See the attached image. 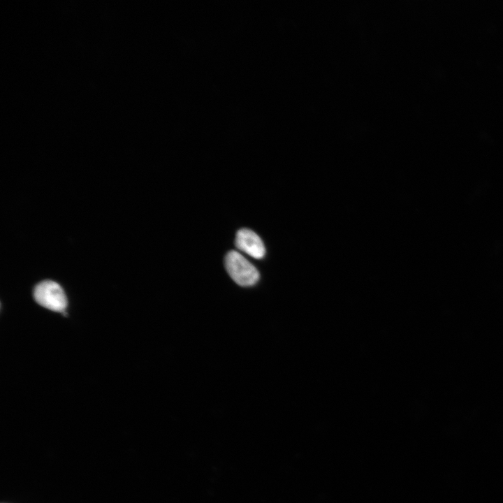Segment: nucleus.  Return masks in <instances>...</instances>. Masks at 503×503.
I'll list each match as a JSON object with an SVG mask.
<instances>
[{
  "mask_svg": "<svg viewBox=\"0 0 503 503\" xmlns=\"http://www.w3.org/2000/svg\"><path fill=\"white\" fill-rule=\"evenodd\" d=\"M225 267L232 279L241 286L257 283L260 275L256 268L239 252L232 250L225 256Z\"/></svg>",
  "mask_w": 503,
  "mask_h": 503,
  "instance_id": "1",
  "label": "nucleus"
},
{
  "mask_svg": "<svg viewBox=\"0 0 503 503\" xmlns=\"http://www.w3.org/2000/svg\"><path fill=\"white\" fill-rule=\"evenodd\" d=\"M34 297L40 305L52 311L64 312L67 305L64 290L54 281L45 280L38 284L34 290Z\"/></svg>",
  "mask_w": 503,
  "mask_h": 503,
  "instance_id": "2",
  "label": "nucleus"
},
{
  "mask_svg": "<svg viewBox=\"0 0 503 503\" xmlns=\"http://www.w3.org/2000/svg\"><path fill=\"white\" fill-rule=\"evenodd\" d=\"M236 247L254 258L264 256L265 249L260 237L253 231L242 228L236 233Z\"/></svg>",
  "mask_w": 503,
  "mask_h": 503,
  "instance_id": "3",
  "label": "nucleus"
}]
</instances>
